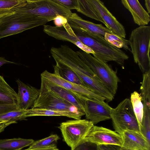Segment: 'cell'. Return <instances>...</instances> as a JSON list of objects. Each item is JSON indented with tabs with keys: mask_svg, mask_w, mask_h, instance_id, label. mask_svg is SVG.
I'll list each match as a JSON object with an SVG mask.
<instances>
[{
	"mask_svg": "<svg viewBox=\"0 0 150 150\" xmlns=\"http://www.w3.org/2000/svg\"><path fill=\"white\" fill-rule=\"evenodd\" d=\"M67 19L69 25L78 27L89 32L100 35L104 37L106 33L114 34L109 29L102 24L95 23L84 20L75 13H72Z\"/></svg>",
	"mask_w": 150,
	"mask_h": 150,
	"instance_id": "obj_17",
	"label": "cell"
},
{
	"mask_svg": "<svg viewBox=\"0 0 150 150\" xmlns=\"http://www.w3.org/2000/svg\"><path fill=\"white\" fill-rule=\"evenodd\" d=\"M119 150H130L122 147H120Z\"/></svg>",
	"mask_w": 150,
	"mask_h": 150,
	"instance_id": "obj_37",
	"label": "cell"
},
{
	"mask_svg": "<svg viewBox=\"0 0 150 150\" xmlns=\"http://www.w3.org/2000/svg\"><path fill=\"white\" fill-rule=\"evenodd\" d=\"M6 64H16V63L8 61L4 57H0V67L3 65Z\"/></svg>",
	"mask_w": 150,
	"mask_h": 150,
	"instance_id": "obj_34",
	"label": "cell"
},
{
	"mask_svg": "<svg viewBox=\"0 0 150 150\" xmlns=\"http://www.w3.org/2000/svg\"><path fill=\"white\" fill-rule=\"evenodd\" d=\"M59 150L56 145L46 147L38 148L28 149H27L24 150Z\"/></svg>",
	"mask_w": 150,
	"mask_h": 150,
	"instance_id": "obj_33",
	"label": "cell"
},
{
	"mask_svg": "<svg viewBox=\"0 0 150 150\" xmlns=\"http://www.w3.org/2000/svg\"><path fill=\"white\" fill-rule=\"evenodd\" d=\"M94 125L87 120L74 119L62 122L58 128L64 141L73 150L83 141Z\"/></svg>",
	"mask_w": 150,
	"mask_h": 150,
	"instance_id": "obj_7",
	"label": "cell"
},
{
	"mask_svg": "<svg viewBox=\"0 0 150 150\" xmlns=\"http://www.w3.org/2000/svg\"><path fill=\"white\" fill-rule=\"evenodd\" d=\"M120 146L113 145H97V150H119Z\"/></svg>",
	"mask_w": 150,
	"mask_h": 150,
	"instance_id": "obj_32",
	"label": "cell"
},
{
	"mask_svg": "<svg viewBox=\"0 0 150 150\" xmlns=\"http://www.w3.org/2000/svg\"><path fill=\"white\" fill-rule=\"evenodd\" d=\"M53 20L55 26L57 27L62 26L68 23L67 18L59 15L57 16Z\"/></svg>",
	"mask_w": 150,
	"mask_h": 150,
	"instance_id": "obj_31",
	"label": "cell"
},
{
	"mask_svg": "<svg viewBox=\"0 0 150 150\" xmlns=\"http://www.w3.org/2000/svg\"><path fill=\"white\" fill-rule=\"evenodd\" d=\"M26 2V0H0V18L15 12Z\"/></svg>",
	"mask_w": 150,
	"mask_h": 150,
	"instance_id": "obj_24",
	"label": "cell"
},
{
	"mask_svg": "<svg viewBox=\"0 0 150 150\" xmlns=\"http://www.w3.org/2000/svg\"><path fill=\"white\" fill-rule=\"evenodd\" d=\"M16 82L18 86L16 105L21 110H28L32 108L40 93L39 89L26 84L19 79Z\"/></svg>",
	"mask_w": 150,
	"mask_h": 150,
	"instance_id": "obj_14",
	"label": "cell"
},
{
	"mask_svg": "<svg viewBox=\"0 0 150 150\" xmlns=\"http://www.w3.org/2000/svg\"><path fill=\"white\" fill-rule=\"evenodd\" d=\"M121 136V147L130 150H150V143L140 132L126 130Z\"/></svg>",
	"mask_w": 150,
	"mask_h": 150,
	"instance_id": "obj_15",
	"label": "cell"
},
{
	"mask_svg": "<svg viewBox=\"0 0 150 150\" xmlns=\"http://www.w3.org/2000/svg\"><path fill=\"white\" fill-rule=\"evenodd\" d=\"M128 40L134 62L144 74L150 71V26L142 25L134 29Z\"/></svg>",
	"mask_w": 150,
	"mask_h": 150,
	"instance_id": "obj_2",
	"label": "cell"
},
{
	"mask_svg": "<svg viewBox=\"0 0 150 150\" xmlns=\"http://www.w3.org/2000/svg\"><path fill=\"white\" fill-rule=\"evenodd\" d=\"M17 93L0 75V103L16 104Z\"/></svg>",
	"mask_w": 150,
	"mask_h": 150,
	"instance_id": "obj_19",
	"label": "cell"
},
{
	"mask_svg": "<svg viewBox=\"0 0 150 150\" xmlns=\"http://www.w3.org/2000/svg\"><path fill=\"white\" fill-rule=\"evenodd\" d=\"M59 139V137L57 134H52L46 138L34 141L28 149H30L55 146V142Z\"/></svg>",
	"mask_w": 150,
	"mask_h": 150,
	"instance_id": "obj_27",
	"label": "cell"
},
{
	"mask_svg": "<svg viewBox=\"0 0 150 150\" xmlns=\"http://www.w3.org/2000/svg\"><path fill=\"white\" fill-rule=\"evenodd\" d=\"M48 22L47 20L33 18L16 11L0 18V39L44 25Z\"/></svg>",
	"mask_w": 150,
	"mask_h": 150,
	"instance_id": "obj_4",
	"label": "cell"
},
{
	"mask_svg": "<svg viewBox=\"0 0 150 150\" xmlns=\"http://www.w3.org/2000/svg\"><path fill=\"white\" fill-rule=\"evenodd\" d=\"M27 110H14L0 115V120L5 122L6 126L17 122L18 120H25Z\"/></svg>",
	"mask_w": 150,
	"mask_h": 150,
	"instance_id": "obj_25",
	"label": "cell"
},
{
	"mask_svg": "<svg viewBox=\"0 0 150 150\" xmlns=\"http://www.w3.org/2000/svg\"><path fill=\"white\" fill-rule=\"evenodd\" d=\"M3 122H3L1 120H0V123Z\"/></svg>",
	"mask_w": 150,
	"mask_h": 150,
	"instance_id": "obj_38",
	"label": "cell"
},
{
	"mask_svg": "<svg viewBox=\"0 0 150 150\" xmlns=\"http://www.w3.org/2000/svg\"><path fill=\"white\" fill-rule=\"evenodd\" d=\"M21 110L16 104H9L0 103V115L10 111Z\"/></svg>",
	"mask_w": 150,
	"mask_h": 150,
	"instance_id": "obj_30",
	"label": "cell"
},
{
	"mask_svg": "<svg viewBox=\"0 0 150 150\" xmlns=\"http://www.w3.org/2000/svg\"><path fill=\"white\" fill-rule=\"evenodd\" d=\"M84 108L86 119L92 122L94 125L100 122L111 119L112 108L105 102H100L85 97Z\"/></svg>",
	"mask_w": 150,
	"mask_h": 150,
	"instance_id": "obj_10",
	"label": "cell"
},
{
	"mask_svg": "<svg viewBox=\"0 0 150 150\" xmlns=\"http://www.w3.org/2000/svg\"><path fill=\"white\" fill-rule=\"evenodd\" d=\"M130 101L140 127L144 114V105L141 96L138 92L134 91L131 94Z\"/></svg>",
	"mask_w": 150,
	"mask_h": 150,
	"instance_id": "obj_23",
	"label": "cell"
},
{
	"mask_svg": "<svg viewBox=\"0 0 150 150\" xmlns=\"http://www.w3.org/2000/svg\"><path fill=\"white\" fill-rule=\"evenodd\" d=\"M121 3L131 13L134 23L139 26L146 25L150 21L149 13L137 0H122Z\"/></svg>",
	"mask_w": 150,
	"mask_h": 150,
	"instance_id": "obj_16",
	"label": "cell"
},
{
	"mask_svg": "<svg viewBox=\"0 0 150 150\" xmlns=\"http://www.w3.org/2000/svg\"><path fill=\"white\" fill-rule=\"evenodd\" d=\"M83 141L97 145H113L121 147L123 143L121 135L115 131L102 127L94 125Z\"/></svg>",
	"mask_w": 150,
	"mask_h": 150,
	"instance_id": "obj_9",
	"label": "cell"
},
{
	"mask_svg": "<svg viewBox=\"0 0 150 150\" xmlns=\"http://www.w3.org/2000/svg\"><path fill=\"white\" fill-rule=\"evenodd\" d=\"M104 38L108 42L116 47L119 49L123 48L131 52L128 40L117 35L108 33H105Z\"/></svg>",
	"mask_w": 150,
	"mask_h": 150,
	"instance_id": "obj_26",
	"label": "cell"
},
{
	"mask_svg": "<svg viewBox=\"0 0 150 150\" xmlns=\"http://www.w3.org/2000/svg\"><path fill=\"white\" fill-rule=\"evenodd\" d=\"M34 142L32 139L15 138L0 140V150H21L30 146Z\"/></svg>",
	"mask_w": 150,
	"mask_h": 150,
	"instance_id": "obj_21",
	"label": "cell"
},
{
	"mask_svg": "<svg viewBox=\"0 0 150 150\" xmlns=\"http://www.w3.org/2000/svg\"><path fill=\"white\" fill-rule=\"evenodd\" d=\"M6 127L5 122L0 123V133L4 130Z\"/></svg>",
	"mask_w": 150,
	"mask_h": 150,
	"instance_id": "obj_36",
	"label": "cell"
},
{
	"mask_svg": "<svg viewBox=\"0 0 150 150\" xmlns=\"http://www.w3.org/2000/svg\"><path fill=\"white\" fill-rule=\"evenodd\" d=\"M145 6L147 10V12L149 14L150 13V0H145Z\"/></svg>",
	"mask_w": 150,
	"mask_h": 150,
	"instance_id": "obj_35",
	"label": "cell"
},
{
	"mask_svg": "<svg viewBox=\"0 0 150 150\" xmlns=\"http://www.w3.org/2000/svg\"><path fill=\"white\" fill-rule=\"evenodd\" d=\"M111 117L115 131L121 135L126 130L140 132L139 124L129 98L124 99L115 108H112Z\"/></svg>",
	"mask_w": 150,
	"mask_h": 150,
	"instance_id": "obj_6",
	"label": "cell"
},
{
	"mask_svg": "<svg viewBox=\"0 0 150 150\" xmlns=\"http://www.w3.org/2000/svg\"><path fill=\"white\" fill-rule=\"evenodd\" d=\"M85 115L83 112L67 110H59L50 109L33 108L27 110V117L35 116H65L74 119H81Z\"/></svg>",
	"mask_w": 150,
	"mask_h": 150,
	"instance_id": "obj_18",
	"label": "cell"
},
{
	"mask_svg": "<svg viewBox=\"0 0 150 150\" xmlns=\"http://www.w3.org/2000/svg\"><path fill=\"white\" fill-rule=\"evenodd\" d=\"M91 1L104 21L106 27L116 35L125 38L124 27L108 10L103 2L99 0Z\"/></svg>",
	"mask_w": 150,
	"mask_h": 150,
	"instance_id": "obj_13",
	"label": "cell"
},
{
	"mask_svg": "<svg viewBox=\"0 0 150 150\" xmlns=\"http://www.w3.org/2000/svg\"><path fill=\"white\" fill-rule=\"evenodd\" d=\"M73 150H97V145L89 142L83 141Z\"/></svg>",
	"mask_w": 150,
	"mask_h": 150,
	"instance_id": "obj_29",
	"label": "cell"
},
{
	"mask_svg": "<svg viewBox=\"0 0 150 150\" xmlns=\"http://www.w3.org/2000/svg\"><path fill=\"white\" fill-rule=\"evenodd\" d=\"M41 77L58 86L80 93L90 99L103 102L105 99L90 89L70 82L59 76L46 70L41 74Z\"/></svg>",
	"mask_w": 150,
	"mask_h": 150,
	"instance_id": "obj_11",
	"label": "cell"
},
{
	"mask_svg": "<svg viewBox=\"0 0 150 150\" xmlns=\"http://www.w3.org/2000/svg\"><path fill=\"white\" fill-rule=\"evenodd\" d=\"M41 84L71 104L78 111L84 113V101L85 96L54 84L41 77Z\"/></svg>",
	"mask_w": 150,
	"mask_h": 150,
	"instance_id": "obj_12",
	"label": "cell"
},
{
	"mask_svg": "<svg viewBox=\"0 0 150 150\" xmlns=\"http://www.w3.org/2000/svg\"><path fill=\"white\" fill-rule=\"evenodd\" d=\"M57 3L61 4L66 8L69 10L78 8L77 0H54Z\"/></svg>",
	"mask_w": 150,
	"mask_h": 150,
	"instance_id": "obj_28",
	"label": "cell"
},
{
	"mask_svg": "<svg viewBox=\"0 0 150 150\" xmlns=\"http://www.w3.org/2000/svg\"><path fill=\"white\" fill-rule=\"evenodd\" d=\"M82 60L114 96L120 79L116 73L107 63L97 59L90 54L80 50L76 51Z\"/></svg>",
	"mask_w": 150,
	"mask_h": 150,
	"instance_id": "obj_5",
	"label": "cell"
},
{
	"mask_svg": "<svg viewBox=\"0 0 150 150\" xmlns=\"http://www.w3.org/2000/svg\"><path fill=\"white\" fill-rule=\"evenodd\" d=\"M33 18L53 20L58 15L68 18L72 13L54 0H26L25 4L16 10Z\"/></svg>",
	"mask_w": 150,
	"mask_h": 150,
	"instance_id": "obj_3",
	"label": "cell"
},
{
	"mask_svg": "<svg viewBox=\"0 0 150 150\" xmlns=\"http://www.w3.org/2000/svg\"><path fill=\"white\" fill-rule=\"evenodd\" d=\"M79 41L91 48L93 57L104 63L113 61L123 66L128 56L120 49L112 45L99 34L89 32L76 26L74 30Z\"/></svg>",
	"mask_w": 150,
	"mask_h": 150,
	"instance_id": "obj_1",
	"label": "cell"
},
{
	"mask_svg": "<svg viewBox=\"0 0 150 150\" xmlns=\"http://www.w3.org/2000/svg\"><path fill=\"white\" fill-rule=\"evenodd\" d=\"M78 8L77 11L85 16L105 24L91 0H77Z\"/></svg>",
	"mask_w": 150,
	"mask_h": 150,
	"instance_id": "obj_22",
	"label": "cell"
},
{
	"mask_svg": "<svg viewBox=\"0 0 150 150\" xmlns=\"http://www.w3.org/2000/svg\"><path fill=\"white\" fill-rule=\"evenodd\" d=\"M53 68L54 74L70 82L86 87L92 90L75 72L71 69L65 67L57 66L56 65L53 66Z\"/></svg>",
	"mask_w": 150,
	"mask_h": 150,
	"instance_id": "obj_20",
	"label": "cell"
},
{
	"mask_svg": "<svg viewBox=\"0 0 150 150\" xmlns=\"http://www.w3.org/2000/svg\"><path fill=\"white\" fill-rule=\"evenodd\" d=\"M40 90L39 95L32 108L79 111L71 104L47 89L41 84Z\"/></svg>",
	"mask_w": 150,
	"mask_h": 150,
	"instance_id": "obj_8",
	"label": "cell"
}]
</instances>
